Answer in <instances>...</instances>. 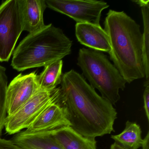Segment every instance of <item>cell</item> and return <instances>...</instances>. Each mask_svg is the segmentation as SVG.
I'll return each mask as SVG.
<instances>
[{"label":"cell","mask_w":149,"mask_h":149,"mask_svg":"<svg viewBox=\"0 0 149 149\" xmlns=\"http://www.w3.org/2000/svg\"><path fill=\"white\" fill-rule=\"evenodd\" d=\"M0 149H23L15 144L12 140H6L0 137Z\"/></svg>","instance_id":"18"},{"label":"cell","mask_w":149,"mask_h":149,"mask_svg":"<svg viewBox=\"0 0 149 149\" xmlns=\"http://www.w3.org/2000/svg\"><path fill=\"white\" fill-rule=\"evenodd\" d=\"M47 7L73 19L77 23L100 26L102 11L109 7L103 1L96 0H45Z\"/></svg>","instance_id":"7"},{"label":"cell","mask_w":149,"mask_h":149,"mask_svg":"<svg viewBox=\"0 0 149 149\" xmlns=\"http://www.w3.org/2000/svg\"><path fill=\"white\" fill-rule=\"evenodd\" d=\"M59 102L74 130L94 139L115 132L116 109L97 93L84 76L71 70L62 75Z\"/></svg>","instance_id":"1"},{"label":"cell","mask_w":149,"mask_h":149,"mask_svg":"<svg viewBox=\"0 0 149 149\" xmlns=\"http://www.w3.org/2000/svg\"><path fill=\"white\" fill-rule=\"evenodd\" d=\"M37 75L35 72L26 75L19 74L9 84L6 99L8 116L16 112L40 90Z\"/></svg>","instance_id":"8"},{"label":"cell","mask_w":149,"mask_h":149,"mask_svg":"<svg viewBox=\"0 0 149 149\" xmlns=\"http://www.w3.org/2000/svg\"><path fill=\"white\" fill-rule=\"evenodd\" d=\"M13 141L23 149H64L50 132L34 134L21 132L14 137Z\"/></svg>","instance_id":"13"},{"label":"cell","mask_w":149,"mask_h":149,"mask_svg":"<svg viewBox=\"0 0 149 149\" xmlns=\"http://www.w3.org/2000/svg\"><path fill=\"white\" fill-rule=\"evenodd\" d=\"M59 98L49 104L22 132L34 134L51 131L64 126H70L69 122L59 102Z\"/></svg>","instance_id":"9"},{"label":"cell","mask_w":149,"mask_h":149,"mask_svg":"<svg viewBox=\"0 0 149 149\" xmlns=\"http://www.w3.org/2000/svg\"><path fill=\"white\" fill-rule=\"evenodd\" d=\"M141 128L136 123L127 121L125 128L120 134L112 135L111 138L125 149H138L141 147L143 139Z\"/></svg>","instance_id":"15"},{"label":"cell","mask_w":149,"mask_h":149,"mask_svg":"<svg viewBox=\"0 0 149 149\" xmlns=\"http://www.w3.org/2000/svg\"><path fill=\"white\" fill-rule=\"evenodd\" d=\"M110 149H125L123 148L122 146H120L118 144L114 142L110 146Z\"/></svg>","instance_id":"21"},{"label":"cell","mask_w":149,"mask_h":149,"mask_svg":"<svg viewBox=\"0 0 149 149\" xmlns=\"http://www.w3.org/2000/svg\"><path fill=\"white\" fill-rule=\"evenodd\" d=\"M21 0H8L0 6V62H7L23 31Z\"/></svg>","instance_id":"5"},{"label":"cell","mask_w":149,"mask_h":149,"mask_svg":"<svg viewBox=\"0 0 149 149\" xmlns=\"http://www.w3.org/2000/svg\"><path fill=\"white\" fill-rule=\"evenodd\" d=\"M77 64L90 86L98 90L103 98L112 105L118 102L119 90H124L127 82L106 55L83 48L79 50Z\"/></svg>","instance_id":"4"},{"label":"cell","mask_w":149,"mask_h":149,"mask_svg":"<svg viewBox=\"0 0 149 149\" xmlns=\"http://www.w3.org/2000/svg\"><path fill=\"white\" fill-rule=\"evenodd\" d=\"M49 132L64 149H97L95 139L84 136L70 126Z\"/></svg>","instance_id":"12"},{"label":"cell","mask_w":149,"mask_h":149,"mask_svg":"<svg viewBox=\"0 0 149 149\" xmlns=\"http://www.w3.org/2000/svg\"><path fill=\"white\" fill-rule=\"evenodd\" d=\"M23 31L32 33L43 29L46 25L43 14L47 7L45 0H21Z\"/></svg>","instance_id":"11"},{"label":"cell","mask_w":149,"mask_h":149,"mask_svg":"<svg viewBox=\"0 0 149 149\" xmlns=\"http://www.w3.org/2000/svg\"><path fill=\"white\" fill-rule=\"evenodd\" d=\"M62 60L55 61L44 67V70L36 77L40 90L51 91L61 84L62 77Z\"/></svg>","instance_id":"14"},{"label":"cell","mask_w":149,"mask_h":149,"mask_svg":"<svg viewBox=\"0 0 149 149\" xmlns=\"http://www.w3.org/2000/svg\"><path fill=\"white\" fill-rule=\"evenodd\" d=\"M141 147L142 149H149V132H147V135L143 140Z\"/></svg>","instance_id":"20"},{"label":"cell","mask_w":149,"mask_h":149,"mask_svg":"<svg viewBox=\"0 0 149 149\" xmlns=\"http://www.w3.org/2000/svg\"><path fill=\"white\" fill-rule=\"evenodd\" d=\"M75 34L78 41L84 46L101 52L110 51L109 36L101 26L77 23Z\"/></svg>","instance_id":"10"},{"label":"cell","mask_w":149,"mask_h":149,"mask_svg":"<svg viewBox=\"0 0 149 149\" xmlns=\"http://www.w3.org/2000/svg\"><path fill=\"white\" fill-rule=\"evenodd\" d=\"M111 60L126 82L145 77L140 26L125 12L109 10L104 22Z\"/></svg>","instance_id":"2"},{"label":"cell","mask_w":149,"mask_h":149,"mask_svg":"<svg viewBox=\"0 0 149 149\" xmlns=\"http://www.w3.org/2000/svg\"><path fill=\"white\" fill-rule=\"evenodd\" d=\"M144 100V108L146 115L148 121L149 120V85L146 86L143 95Z\"/></svg>","instance_id":"19"},{"label":"cell","mask_w":149,"mask_h":149,"mask_svg":"<svg viewBox=\"0 0 149 149\" xmlns=\"http://www.w3.org/2000/svg\"><path fill=\"white\" fill-rule=\"evenodd\" d=\"M141 7L143 24L142 34V59L146 81L149 77V1H133Z\"/></svg>","instance_id":"16"},{"label":"cell","mask_w":149,"mask_h":149,"mask_svg":"<svg viewBox=\"0 0 149 149\" xmlns=\"http://www.w3.org/2000/svg\"><path fill=\"white\" fill-rule=\"evenodd\" d=\"M60 88L53 91L40 90L23 106L11 116H8L5 124L7 133L12 135L28 128L50 104L60 97Z\"/></svg>","instance_id":"6"},{"label":"cell","mask_w":149,"mask_h":149,"mask_svg":"<svg viewBox=\"0 0 149 149\" xmlns=\"http://www.w3.org/2000/svg\"><path fill=\"white\" fill-rule=\"evenodd\" d=\"M72 41L52 24L29 34L13 54L11 66L18 71L45 67L71 53Z\"/></svg>","instance_id":"3"},{"label":"cell","mask_w":149,"mask_h":149,"mask_svg":"<svg viewBox=\"0 0 149 149\" xmlns=\"http://www.w3.org/2000/svg\"><path fill=\"white\" fill-rule=\"evenodd\" d=\"M8 84V79L6 73V68L0 65V135L2 133L7 117L6 99Z\"/></svg>","instance_id":"17"}]
</instances>
